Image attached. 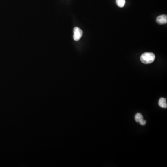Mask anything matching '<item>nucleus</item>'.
<instances>
[{
	"label": "nucleus",
	"instance_id": "obj_1",
	"mask_svg": "<svg viewBox=\"0 0 167 167\" xmlns=\"http://www.w3.org/2000/svg\"><path fill=\"white\" fill-rule=\"evenodd\" d=\"M155 55L152 53H145L141 55L140 60L142 63L145 64H149L154 61Z\"/></svg>",
	"mask_w": 167,
	"mask_h": 167
},
{
	"label": "nucleus",
	"instance_id": "obj_2",
	"mask_svg": "<svg viewBox=\"0 0 167 167\" xmlns=\"http://www.w3.org/2000/svg\"><path fill=\"white\" fill-rule=\"evenodd\" d=\"M83 35V31L78 27H75L74 29V39L75 41H78Z\"/></svg>",
	"mask_w": 167,
	"mask_h": 167
},
{
	"label": "nucleus",
	"instance_id": "obj_3",
	"mask_svg": "<svg viewBox=\"0 0 167 167\" xmlns=\"http://www.w3.org/2000/svg\"><path fill=\"white\" fill-rule=\"evenodd\" d=\"M135 119L137 123H139L140 125H145L146 124V120L144 119V117L140 113H137L135 117Z\"/></svg>",
	"mask_w": 167,
	"mask_h": 167
},
{
	"label": "nucleus",
	"instance_id": "obj_4",
	"mask_svg": "<svg viewBox=\"0 0 167 167\" xmlns=\"http://www.w3.org/2000/svg\"><path fill=\"white\" fill-rule=\"evenodd\" d=\"M157 22L160 25L165 24L167 23V16L165 14L160 15L157 18Z\"/></svg>",
	"mask_w": 167,
	"mask_h": 167
},
{
	"label": "nucleus",
	"instance_id": "obj_5",
	"mask_svg": "<svg viewBox=\"0 0 167 167\" xmlns=\"http://www.w3.org/2000/svg\"><path fill=\"white\" fill-rule=\"evenodd\" d=\"M166 98H161L159 99V102H158V104L161 107L163 108H167V104L166 102Z\"/></svg>",
	"mask_w": 167,
	"mask_h": 167
},
{
	"label": "nucleus",
	"instance_id": "obj_6",
	"mask_svg": "<svg viewBox=\"0 0 167 167\" xmlns=\"http://www.w3.org/2000/svg\"><path fill=\"white\" fill-rule=\"evenodd\" d=\"M116 3L119 7H124L125 5V0H116Z\"/></svg>",
	"mask_w": 167,
	"mask_h": 167
}]
</instances>
